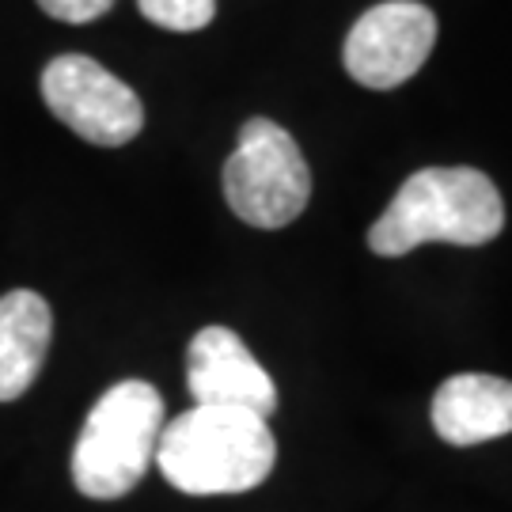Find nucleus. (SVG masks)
<instances>
[{"label": "nucleus", "instance_id": "f257e3e1", "mask_svg": "<svg viewBox=\"0 0 512 512\" xmlns=\"http://www.w3.org/2000/svg\"><path fill=\"white\" fill-rule=\"evenodd\" d=\"M505 228V202L478 167H421L368 228L380 258H403L425 243L482 247Z\"/></svg>", "mask_w": 512, "mask_h": 512}, {"label": "nucleus", "instance_id": "f03ea898", "mask_svg": "<svg viewBox=\"0 0 512 512\" xmlns=\"http://www.w3.org/2000/svg\"><path fill=\"white\" fill-rule=\"evenodd\" d=\"M277 463L270 421L232 406H194L164 425L156 444L160 475L190 497L247 494Z\"/></svg>", "mask_w": 512, "mask_h": 512}, {"label": "nucleus", "instance_id": "7ed1b4c3", "mask_svg": "<svg viewBox=\"0 0 512 512\" xmlns=\"http://www.w3.org/2000/svg\"><path fill=\"white\" fill-rule=\"evenodd\" d=\"M164 399L145 380H122L92 406L73 448V482L84 497H126L156 463Z\"/></svg>", "mask_w": 512, "mask_h": 512}, {"label": "nucleus", "instance_id": "20e7f679", "mask_svg": "<svg viewBox=\"0 0 512 512\" xmlns=\"http://www.w3.org/2000/svg\"><path fill=\"white\" fill-rule=\"evenodd\" d=\"M311 198V171L304 152L270 118H251L239 129L236 152L224 164V202L251 228L293 224Z\"/></svg>", "mask_w": 512, "mask_h": 512}, {"label": "nucleus", "instance_id": "39448f33", "mask_svg": "<svg viewBox=\"0 0 512 512\" xmlns=\"http://www.w3.org/2000/svg\"><path fill=\"white\" fill-rule=\"evenodd\" d=\"M42 99L57 122L99 148L129 145L145 126L137 92L84 54H61L42 69Z\"/></svg>", "mask_w": 512, "mask_h": 512}, {"label": "nucleus", "instance_id": "423d86ee", "mask_svg": "<svg viewBox=\"0 0 512 512\" xmlns=\"http://www.w3.org/2000/svg\"><path fill=\"white\" fill-rule=\"evenodd\" d=\"M437 46V16L418 0H384L349 27L346 73L372 92L406 84Z\"/></svg>", "mask_w": 512, "mask_h": 512}, {"label": "nucleus", "instance_id": "0eeeda50", "mask_svg": "<svg viewBox=\"0 0 512 512\" xmlns=\"http://www.w3.org/2000/svg\"><path fill=\"white\" fill-rule=\"evenodd\" d=\"M186 387L198 406H232L270 421L277 387L247 342L228 327H205L186 349Z\"/></svg>", "mask_w": 512, "mask_h": 512}, {"label": "nucleus", "instance_id": "6e6552de", "mask_svg": "<svg viewBox=\"0 0 512 512\" xmlns=\"http://www.w3.org/2000/svg\"><path fill=\"white\" fill-rule=\"evenodd\" d=\"M433 429L440 440L471 448L512 433V380L486 372H459L433 395Z\"/></svg>", "mask_w": 512, "mask_h": 512}, {"label": "nucleus", "instance_id": "1a4fd4ad", "mask_svg": "<svg viewBox=\"0 0 512 512\" xmlns=\"http://www.w3.org/2000/svg\"><path fill=\"white\" fill-rule=\"evenodd\" d=\"M54 338V311L35 289L0 296V403H16L38 380Z\"/></svg>", "mask_w": 512, "mask_h": 512}, {"label": "nucleus", "instance_id": "9d476101", "mask_svg": "<svg viewBox=\"0 0 512 512\" xmlns=\"http://www.w3.org/2000/svg\"><path fill=\"white\" fill-rule=\"evenodd\" d=\"M137 8L148 23L164 31H179V35L202 31L217 16V0H137Z\"/></svg>", "mask_w": 512, "mask_h": 512}, {"label": "nucleus", "instance_id": "9b49d317", "mask_svg": "<svg viewBox=\"0 0 512 512\" xmlns=\"http://www.w3.org/2000/svg\"><path fill=\"white\" fill-rule=\"evenodd\" d=\"M38 8L61 23H92V19L107 16L114 0H38Z\"/></svg>", "mask_w": 512, "mask_h": 512}]
</instances>
